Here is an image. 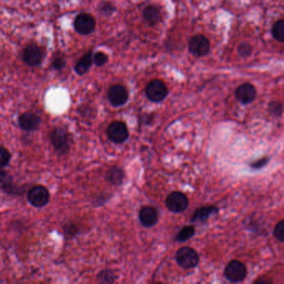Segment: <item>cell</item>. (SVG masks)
Returning <instances> with one entry per match:
<instances>
[{
    "label": "cell",
    "mask_w": 284,
    "mask_h": 284,
    "mask_svg": "<svg viewBox=\"0 0 284 284\" xmlns=\"http://www.w3.org/2000/svg\"><path fill=\"white\" fill-rule=\"evenodd\" d=\"M176 261L180 267L184 268H192L199 263V254L194 249L189 247H183L176 253Z\"/></svg>",
    "instance_id": "1"
},
{
    "label": "cell",
    "mask_w": 284,
    "mask_h": 284,
    "mask_svg": "<svg viewBox=\"0 0 284 284\" xmlns=\"http://www.w3.org/2000/svg\"><path fill=\"white\" fill-rule=\"evenodd\" d=\"M50 140L55 150L61 154H65L70 149L69 134L65 129H61V128L55 129L51 134Z\"/></svg>",
    "instance_id": "2"
},
{
    "label": "cell",
    "mask_w": 284,
    "mask_h": 284,
    "mask_svg": "<svg viewBox=\"0 0 284 284\" xmlns=\"http://www.w3.org/2000/svg\"><path fill=\"white\" fill-rule=\"evenodd\" d=\"M225 275L230 282H241L247 276L246 266L239 261H231L225 267Z\"/></svg>",
    "instance_id": "3"
},
{
    "label": "cell",
    "mask_w": 284,
    "mask_h": 284,
    "mask_svg": "<svg viewBox=\"0 0 284 284\" xmlns=\"http://www.w3.org/2000/svg\"><path fill=\"white\" fill-rule=\"evenodd\" d=\"M147 98L155 103L163 100L168 94V89L163 82L158 79L150 82L146 89Z\"/></svg>",
    "instance_id": "4"
},
{
    "label": "cell",
    "mask_w": 284,
    "mask_h": 284,
    "mask_svg": "<svg viewBox=\"0 0 284 284\" xmlns=\"http://www.w3.org/2000/svg\"><path fill=\"white\" fill-rule=\"evenodd\" d=\"M166 203L169 210L173 213H181L187 208L189 201L185 194L180 192H174L167 197Z\"/></svg>",
    "instance_id": "5"
},
{
    "label": "cell",
    "mask_w": 284,
    "mask_h": 284,
    "mask_svg": "<svg viewBox=\"0 0 284 284\" xmlns=\"http://www.w3.org/2000/svg\"><path fill=\"white\" fill-rule=\"evenodd\" d=\"M50 195L48 190L43 186H35L32 188L28 194L29 203L36 208H41L47 205L49 202Z\"/></svg>",
    "instance_id": "6"
},
{
    "label": "cell",
    "mask_w": 284,
    "mask_h": 284,
    "mask_svg": "<svg viewBox=\"0 0 284 284\" xmlns=\"http://www.w3.org/2000/svg\"><path fill=\"white\" fill-rule=\"evenodd\" d=\"M107 135L111 142L122 143L128 138L127 127L121 121L111 123L107 129Z\"/></svg>",
    "instance_id": "7"
},
{
    "label": "cell",
    "mask_w": 284,
    "mask_h": 284,
    "mask_svg": "<svg viewBox=\"0 0 284 284\" xmlns=\"http://www.w3.org/2000/svg\"><path fill=\"white\" fill-rule=\"evenodd\" d=\"M210 48V43L208 38L203 35H195L189 41V50L195 56H204L207 54Z\"/></svg>",
    "instance_id": "8"
},
{
    "label": "cell",
    "mask_w": 284,
    "mask_h": 284,
    "mask_svg": "<svg viewBox=\"0 0 284 284\" xmlns=\"http://www.w3.org/2000/svg\"><path fill=\"white\" fill-rule=\"evenodd\" d=\"M74 27L79 34L87 35L92 33L96 27V20L89 14H81L74 22Z\"/></svg>",
    "instance_id": "9"
},
{
    "label": "cell",
    "mask_w": 284,
    "mask_h": 284,
    "mask_svg": "<svg viewBox=\"0 0 284 284\" xmlns=\"http://www.w3.org/2000/svg\"><path fill=\"white\" fill-rule=\"evenodd\" d=\"M110 103L115 107L123 105L128 99V92L125 87L120 84L111 87L108 92Z\"/></svg>",
    "instance_id": "10"
},
{
    "label": "cell",
    "mask_w": 284,
    "mask_h": 284,
    "mask_svg": "<svg viewBox=\"0 0 284 284\" xmlns=\"http://www.w3.org/2000/svg\"><path fill=\"white\" fill-rule=\"evenodd\" d=\"M235 97H236L237 100L243 104L252 103L256 97L255 88L249 83L242 84L237 89L235 92Z\"/></svg>",
    "instance_id": "11"
},
{
    "label": "cell",
    "mask_w": 284,
    "mask_h": 284,
    "mask_svg": "<svg viewBox=\"0 0 284 284\" xmlns=\"http://www.w3.org/2000/svg\"><path fill=\"white\" fill-rule=\"evenodd\" d=\"M43 58V52L42 48L38 46L30 45L27 47L24 50V60L27 65L32 67L39 65Z\"/></svg>",
    "instance_id": "12"
},
{
    "label": "cell",
    "mask_w": 284,
    "mask_h": 284,
    "mask_svg": "<svg viewBox=\"0 0 284 284\" xmlns=\"http://www.w3.org/2000/svg\"><path fill=\"white\" fill-rule=\"evenodd\" d=\"M19 126L25 131H35L39 129L41 120L33 112H24L19 119Z\"/></svg>",
    "instance_id": "13"
},
{
    "label": "cell",
    "mask_w": 284,
    "mask_h": 284,
    "mask_svg": "<svg viewBox=\"0 0 284 284\" xmlns=\"http://www.w3.org/2000/svg\"><path fill=\"white\" fill-rule=\"evenodd\" d=\"M139 217L145 227H152L158 221V211L152 206H144L140 209Z\"/></svg>",
    "instance_id": "14"
},
{
    "label": "cell",
    "mask_w": 284,
    "mask_h": 284,
    "mask_svg": "<svg viewBox=\"0 0 284 284\" xmlns=\"http://www.w3.org/2000/svg\"><path fill=\"white\" fill-rule=\"evenodd\" d=\"M218 212V208L215 206H206L197 209L192 216L193 222H204L210 217L211 215Z\"/></svg>",
    "instance_id": "15"
},
{
    "label": "cell",
    "mask_w": 284,
    "mask_h": 284,
    "mask_svg": "<svg viewBox=\"0 0 284 284\" xmlns=\"http://www.w3.org/2000/svg\"><path fill=\"white\" fill-rule=\"evenodd\" d=\"M144 18L150 25H156L161 20V10L155 5H150L145 9Z\"/></svg>",
    "instance_id": "16"
},
{
    "label": "cell",
    "mask_w": 284,
    "mask_h": 284,
    "mask_svg": "<svg viewBox=\"0 0 284 284\" xmlns=\"http://www.w3.org/2000/svg\"><path fill=\"white\" fill-rule=\"evenodd\" d=\"M124 171L118 167H112L107 173V179L113 185H120L124 179Z\"/></svg>",
    "instance_id": "17"
},
{
    "label": "cell",
    "mask_w": 284,
    "mask_h": 284,
    "mask_svg": "<svg viewBox=\"0 0 284 284\" xmlns=\"http://www.w3.org/2000/svg\"><path fill=\"white\" fill-rule=\"evenodd\" d=\"M92 64H93V53L92 52H89L79 60V62L77 64L75 67V70L78 74L83 75L88 71Z\"/></svg>",
    "instance_id": "18"
},
{
    "label": "cell",
    "mask_w": 284,
    "mask_h": 284,
    "mask_svg": "<svg viewBox=\"0 0 284 284\" xmlns=\"http://www.w3.org/2000/svg\"><path fill=\"white\" fill-rule=\"evenodd\" d=\"M272 34L276 40L284 42V19L277 20L272 28Z\"/></svg>",
    "instance_id": "19"
},
{
    "label": "cell",
    "mask_w": 284,
    "mask_h": 284,
    "mask_svg": "<svg viewBox=\"0 0 284 284\" xmlns=\"http://www.w3.org/2000/svg\"><path fill=\"white\" fill-rule=\"evenodd\" d=\"M0 189H4L5 192L13 194L14 193V186L12 185V179L8 177L5 173H0Z\"/></svg>",
    "instance_id": "20"
},
{
    "label": "cell",
    "mask_w": 284,
    "mask_h": 284,
    "mask_svg": "<svg viewBox=\"0 0 284 284\" xmlns=\"http://www.w3.org/2000/svg\"><path fill=\"white\" fill-rule=\"evenodd\" d=\"M194 234H195V230L193 226H186L178 233L176 235V240L179 242L186 241L194 236Z\"/></svg>",
    "instance_id": "21"
},
{
    "label": "cell",
    "mask_w": 284,
    "mask_h": 284,
    "mask_svg": "<svg viewBox=\"0 0 284 284\" xmlns=\"http://www.w3.org/2000/svg\"><path fill=\"white\" fill-rule=\"evenodd\" d=\"M116 279V275L111 270H104L97 276V281L102 283H111Z\"/></svg>",
    "instance_id": "22"
},
{
    "label": "cell",
    "mask_w": 284,
    "mask_h": 284,
    "mask_svg": "<svg viewBox=\"0 0 284 284\" xmlns=\"http://www.w3.org/2000/svg\"><path fill=\"white\" fill-rule=\"evenodd\" d=\"M11 160V153L7 148L0 146V169L8 166Z\"/></svg>",
    "instance_id": "23"
},
{
    "label": "cell",
    "mask_w": 284,
    "mask_h": 284,
    "mask_svg": "<svg viewBox=\"0 0 284 284\" xmlns=\"http://www.w3.org/2000/svg\"><path fill=\"white\" fill-rule=\"evenodd\" d=\"M282 110H283V107H282V104L277 103V102H272L268 105V111H269L270 113L275 115V116H279V115H282Z\"/></svg>",
    "instance_id": "24"
},
{
    "label": "cell",
    "mask_w": 284,
    "mask_h": 284,
    "mask_svg": "<svg viewBox=\"0 0 284 284\" xmlns=\"http://www.w3.org/2000/svg\"><path fill=\"white\" fill-rule=\"evenodd\" d=\"M274 235L279 241L284 242V220L280 221L274 229Z\"/></svg>",
    "instance_id": "25"
},
{
    "label": "cell",
    "mask_w": 284,
    "mask_h": 284,
    "mask_svg": "<svg viewBox=\"0 0 284 284\" xmlns=\"http://www.w3.org/2000/svg\"><path fill=\"white\" fill-rule=\"evenodd\" d=\"M238 52L242 57H248L252 53V47L248 43H242L239 46Z\"/></svg>",
    "instance_id": "26"
},
{
    "label": "cell",
    "mask_w": 284,
    "mask_h": 284,
    "mask_svg": "<svg viewBox=\"0 0 284 284\" xmlns=\"http://www.w3.org/2000/svg\"><path fill=\"white\" fill-rule=\"evenodd\" d=\"M94 63L97 66H102L104 65L108 60V57L104 53L98 52L94 55Z\"/></svg>",
    "instance_id": "27"
},
{
    "label": "cell",
    "mask_w": 284,
    "mask_h": 284,
    "mask_svg": "<svg viewBox=\"0 0 284 284\" xmlns=\"http://www.w3.org/2000/svg\"><path fill=\"white\" fill-rule=\"evenodd\" d=\"M101 10H102V13H104L106 15H111L115 11V8L110 4H104L101 7Z\"/></svg>",
    "instance_id": "28"
},
{
    "label": "cell",
    "mask_w": 284,
    "mask_h": 284,
    "mask_svg": "<svg viewBox=\"0 0 284 284\" xmlns=\"http://www.w3.org/2000/svg\"><path fill=\"white\" fill-rule=\"evenodd\" d=\"M64 65H65V61L61 58H57L53 61V67L56 70H61L64 67Z\"/></svg>",
    "instance_id": "29"
},
{
    "label": "cell",
    "mask_w": 284,
    "mask_h": 284,
    "mask_svg": "<svg viewBox=\"0 0 284 284\" xmlns=\"http://www.w3.org/2000/svg\"><path fill=\"white\" fill-rule=\"evenodd\" d=\"M267 161H268V159H261L259 161H257V162L252 163L251 166L252 167H255V168H258V167H262V166L265 164Z\"/></svg>",
    "instance_id": "30"
}]
</instances>
